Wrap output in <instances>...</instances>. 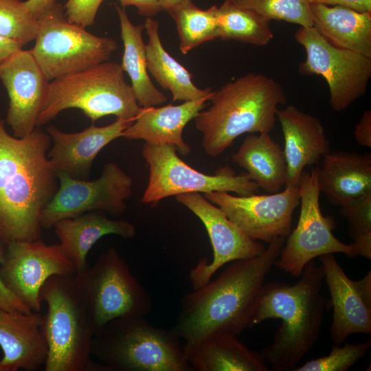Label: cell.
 I'll return each instance as SVG.
<instances>
[{"instance_id": "obj_1", "label": "cell", "mask_w": 371, "mask_h": 371, "mask_svg": "<svg viewBox=\"0 0 371 371\" xmlns=\"http://www.w3.org/2000/svg\"><path fill=\"white\" fill-rule=\"evenodd\" d=\"M49 135L39 127L16 137L0 118V242L41 239L43 210L58 188L47 152Z\"/></svg>"}, {"instance_id": "obj_2", "label": "cell", "mask_w": 371, "mask_h": 371, "mask_svg": "<svg viewBox=\"0 0 371 371\" xmlns=\"http://www.w3.org/2000/svg\"><path fill=\"white\" fill-rule=\"evenodd\" d=\"M285 238L269 243L259 256L229 262L220 274L182 298L171 329L186 343L218 333L237 335L249 328L257 297L278 259Z\"/></svg>"}, {"instance_id": "obj_3", "label": "cell", "mask_w": 371, "mask_h": 371, "mask_svg": "<svg viewBox=\"0 0 371 371\" xmlns=\"http://www.w3.org/2000/svg\"><path fill=\"white\" fill-rule=\"evenodd\" d=\"M293 284H264L256 300L249 328L269 319L282 324L273 341L260 352L273 371L293 370L319 336L327 301L322 293L324 272L313 260Z\"/></svg>"}, {"instance_id": "obj_4", "label": "cell", "mask_w": 371, "mask_h": 371, "mask_svg": "<svg viewBox=\"0 0 371 371\" xmlns=\"http://www.w3.org/2000/svg\"><path fill=\"white\" fill-rule=\"evenodd\" d=\"M209 101L194 120L205 153L216 157L245 133H270L286 96L274 79L249 73L214 91Z\"/></svg>"}, {"instance_id": "obj_5", "label": "cell", "mask_w": 371, "mask_h": 371, "mask_svg": "<svg viewBox=\"0 0 371 371\" xmlns=\"http://www.w3.org/2000/svg\"><path fill=\"white\" fill-rule=\"evenodd\" d=\"M47 306L42 330L47 346L45 371H110L91 359L95 328L74 282V275H55L43 285Z\"/></svg>"}, {"instance_id": "obj_6", "label": "cell", "mask_w": 371, "mask_h": 371, "mask_svg": "<svg viewBox=\"0 0 371 371\" xmlns=\"http://www.w3.org/2000/svg\"><path fill=\"white\" fill-rule=\"evenodd\" d=\"M91 353L110 371H192L177 335L145 316L108 322L95 332Z\"/></svg>"}, {"instance_id": "obj_7", "label": "cell", "mask_w": 371, "mask_h": 371, "mask_svg": "<svg viewBox=\"0 0 371 371\" xmlns=\"http://www.w3.org/2000/svg\"><path fill=\"white\" fill-rule=\"evenodd\" d=\"M124 72L120 64L106 61L50 81L36 126L67 109H80L92 122L115 115L132 122L142 107Z\"/></svg>"}, {"instance_id": "obj_8", "label": "cell", "mask_w": 371, "mask_h": 371, "mask_svg": "<svg viewBox=\"0 0 371 371\" xmlns=\"http://www.w3.org/2000/svg\"><path fill=\"white\" fill-rule=\"evenodd\" d=\"M74 282L95 332L115 319L146 316L153 308L148 291L113 247L102 253L91 268L74 274Z\"/></svg>"}, {"instance_id": "obj_9", "label": "cell", "mask_w": 371, "mask_h": 371, "mask_svg": "<svg viewBox=\"0 0 371 371\" xmlns=\"http://www.w3.org/2000/svg\"><path fill=\"white\" fill-rule=\"evenodd\" d=\"M38 21L30 52L49 82L108 61L117 49L114 39L95 36L69 23L60 3L43 13Z\"/></svg>"}, {"instance_id": "obj_10", "label": "cell", "mask_w": 371, "mask_h": 371, "mask_svg": "<svg viewBox=\"0 0 371 371\" xmlns=\"http://www.w3.org/2000/svg\"><path fill=\"white\" fill-rule=\"evenodd\" d=\"M142 155L149 167L148 185L141 199L143 203H157L168 196L192 192H234L247 196L259 189L246 172L236 175L226 168L214 175L201 172L181 160L170 144L145 142Z\"/></svg>"}, {"instance_id": "obj_11", "label": "cell", "mask_w": 371, "mask_h": 371, "mask_svg": "<svg viewBox=\"0 0 371 371\" xmlns=\"http://www.w3.org/2000/svg\"><path fill=\"white\" fill-rule=\"evenodd\" d=\"M300 216L275 262L280 270L300 277L306 265L324 254L339 253L355 258L357 251L353 245L346 244L333 233L335 222L331 216H324L319 205L320 190L317 167L300 176Z\"/></svg>"}, {"instance_id": "obj_12", "label": "cell", "mask_w": 371, "mask_h": 371, "mask_svg": "<svg viewBox=\"0 0 371 371\" xmlns=\"http://www.w3.org/2000/svg\"><path fill=\"white\" fill-rule=\"evenodd\" d=\"M294 37L306 54L299 73L325 79L334 111L346 110L365 94L371 78V58L333 45L314 27H301Z\"/></svg>"}, {"instance_id": "obj_13", "label": "cell", "mask_w": 371, "mask_h": 371, "mask_svg": "<svg viewBox=\"0 0 371 371\" xmlns=\"http://www.w3.org/2000/svg\"><path fill=\"white\" fill-rule=\"evenodd\" d=\"M58 188L43 210L41 225L49 229L58 221L91 211L113 216L123 214L126 201L133 192V179L117 164H106L100 176L93 180L79 179L56 171Z\"/></svg>"}, {"instance_id": "obj_14", "label": "cell", "mask_w": 371, "mask_h": 371, "mask_svg": "<svg viewBox=\"0 0 371 371\" xmlns=\"http://www.w3.org/2000/svg\"><path fill=\"white\" fill-rule=\"evenodd\" d=\"M284 188L280 192L263 195L234 196L229 192H212L203 196L220 207L248 237L269 243L289 235L294 211L300 205L299 186Z\"/></svg>"}, {"instance_id": "obj_15", "label": "cell", "mask_w": 371, "mask_h": 371, "mask_svg": "<svg viewBox=\"0 0 371 371\" xmlns=\"http://www.w3.org/2000/svg\"><path fill=\"white\" fill-rule=\"evenodd\" d=\"M76 274V269L60 245L41 239L14 241L5 246L0 278L5 286L33 312L39 313L43 285L55 275Z\"/></svg>"}, {"instance_id": "obj_16", "label": "cell", "mask_w": 371, "mask_h": 371, "mask_svg": "<svg viewBox=\"0 0 371 371\" xmlns=\"http://www.w3.org/2000/svg\"><path fill=\"white\" fill-rule=\"evenodd\" d=\"M176 201L194 213L206 229L213 250L212 261L201 258L190 270L193 289L209 282L216 271L231 262L260 255L265 246L248 237L222 210L199 192L175 196Z\"/></svg>"}, {"instance_id": "obj_17", "label": "cell", "mask_w": 371, "mask_h": 371, "mask_svg": "<svg viewBox=\"0 0 371 371\" xmlns=\"http://www.w3.org/2000/svg\"><path fill=\"white\" fill-rule=\"evenodd\" d=\"M0 80L9 102L5 122L14 136L23 137L37 127L49 81L30 50H16L0 64Z\"/></svg>"}, {"instance_id": "obj_18", "label": "cell", "mask_w": 371, "mask_h": 371, "mask_svg": "<svg viewBox=\"0 0 371 371\" xmlns=\"http://www.w3.org/2000/svg\"><path fill=\"white\" fill-rule=\"evenodd\" d=\"M333 315L330 328L335 345L355 333H371V271L353 280L348 277L333 254L319 257Z\"/></svg>"}, {"instance_id": "obj_19", "label": "cell", "mask_w": 371, "mask_h": 371, "mask_svg": "<svg viewBox=\"0 0 371 371\" xmlns=\"http://www.w3.org/2000/svg\"><path fill=\"white\" fill-rule=\"evenodd\" d=\"M132 122L117 118L110 124L91 125L74 133L49 126L45 131L51 138L52 146L47 152L48 159L56 172H64L75 179H88L93 161L100 151L122 137L123 131Z\"/></svg>"}, {"instance_id": "obj_20", "label": "cell", "mask_w": 371, "mask_h": 371, "mask_svg": "<svg viewBox=\"0 0 371 371\" xmlns=\"http://www.w3.org/2000/svg\"><path fill=\"white\" fill-rule=\"evenodd\" d=\"M276 117L284 137L287 166L286 186H297L306 166L315 165L330 152L321 121L293 105L278 109Z\"/></svg>"}, {"instance_id": "obj_21", "label": "cell", "mask_w": 371, "mask_h": 371, "mask_svg": "<svg viewBox=\"0 0 371 371\" xmlns=\"http://www.w3.org/2000/svg\"><path fill=\"white\" fill-rule=\"evenodd\" d=\"M39 313H24L0 309L1 371H36L45 365L47 346Z\"/></svg>"}, {"instance_id": "obj_22", "label": "cell", "mask_w": 371, "mask_h": 371, "mask_svg": "<svg viewBox=\"0 0 371 371\" xmlns=\"http://www.w3.org/2000/svg\"><path fill=\"white\" fill-rule=\"evenodd\" d=\"M207 98L168 104L161 107L141 108L133 122L123 131L127 139H142L153 144H170L182 155L191 152L183 139V131L202 111Z\"/></svg>"}, {"instance_id": "obj_23", "label": "cell", "mask_w": 371, "mask_h": 371, "mask_svg": "<svg viewBox=\"0 0 371 371\" xmlns=\"http://www.w3.org/2000/svg\"><path fill=\"white\" fill-rule=\"evenodd\" d=\"M53 227L58 244L74 265L76 273L87 268V254L102 237L115 234L131 238L136 233L135 225L129 221L109 218L102 211H91L61 219Z\"/></svg>"}, {"instance_id": "obj_24", "label": "cell", "mask_w": 371, "mask_h": 371, "mask_svg": "<svg viewBox=\"0 0 371 371\" xmlns=\"http://www.w3.org/2000/svg\"><path fill=\"white\" fill-rule=\"evenodd\" d=\"M183 349L192 370L269 371L260 352L250 350L236 335L218 333L192 343Z\"/></svg>"}, {"instance_id": "obj_25", "label": "cell", "mask_w": 371, "mask_h": 371, "mask_svg": "<svg viewBox=\"0 0 371 371\" xmlns=\"http://www.w3.org/2000/svg\"><path fill=\"white\" fill-rule=\"evenodd\" d=\"M317 167L320 192L341 206L371 192V155L355 152H329Z\"/></svg>"}, {"instance_id": "obj_26", "label": "cell", "mask_w": 371, "mask_h": 371, "mask_svg": "<svg viewBox=\"0 0 371 371\" xmlns=\"http://www.w3.org/2000/svg\"><path fill=\"white\" fill-rule=\"evenodd\" d=\"M313 27L329 43L371 58V12L311 4Z\"/></svg>"}, {"instance_id": "obj_27", "label": "cell", "mask_w": 371, "mask_h": 371, "mask_svg": "<svg viewBox=\"0 0 371 371\" xmlns=\"http://www.w3.org/2000/svg\"><path fill=\"white\" fill-rule=\"evenodd\" d=\"M232 159L245 170L258 188L276 193L285 187L287 166L284 151L269 133L247 135Z\"/></svg>"}, {"instance_id": "obj_28", "label": "cell", "mask_w": 371, "mask_h": 371, "mask_svg": "<svg viewBox=\"0 0 371 371\" xmlns=\"http://www.w3.org/2000/svg\"><path fill=\"white\" fill-rule=\"evenodd\" d=\"M144 24L148 37L146 45L148 73L161 87L171 92L172 101L210 100L214 91L209 87L203 89L197 87L192 82V74L164 47L159 36V22L147 17Z\"/></svg>"}, {"instance_id": "obj_29", "label": "cell", "mask_w": 371, "mask_h": 371, "mask_svg": "<svg viewBox=\"0 0 371 371\" xmlns=\"http://www.w3.org/2000/svg\"><path fill=\"white\" fill-rule=\"evenodd\" d=\"M115 7L124 46L121 66L129 76L137 103L142 108L161 105L167 101V98L156 88L149 76L146 44L142 36L144 24L134 25L124 8H120L117 4Z\"/></svg>"}, {"instance_id": "obj_30", "label": "cell", "mask_w": 371, "mask_h": 371, "mask_svg": "<svg viewBox=\"0 0 371 371\" xmlns=\"http://www.w3.org/2000/svg\"><path fill=\"white\" fill-rule=\"evenodd\" d=\"M270 21L254 10L225 0L218 10V38L265 46L273 38Z\"/></svg>"}, {"instance_id": "obj_31", "label": "cell", "mask_w": 371, "mask_h": 371, "mask_svg": "<svg viewBox=\"0 0 371 371\" xmlns=\"http://www.w3.org/2000/svg\"><path fill=\"white\" fill-rule=\"evenodd\" d=\"M218 10L216 5L200 9L190 0L168 12L175 22L179 50L183 54L204 43L218 38Z\"/></svg>"}, {"instance_id": "obj_32", "label": "cell", "mask_w": 371, "mask_h": 371, "mask_svg": "<svg viewBox=\"0 0 371 371\" xmlns=\"http://www.w3.org/2000/svg\"><path fill=\"white\" fill-rule=\"evenodd\" d=\"M38 21L21 0H0V36L22 47L35 39Z\"/></svg>"}, {"instance_id": "obj_33", "label": "cell", "mask_w": 371, "mask_h": 371, "mask_svg": "<svg viewBox=\"0 0 371 371\" xmlns=\"http://www.w3.org/2000/svg\"><path fill=\"white\" fill-rule=\"evenodd\" d=\"M232 3L256 12L269 21H284L313 27L308 0H229Z\"/></svg>"}, {"instance_id": "obj_34", "label": "cell", "mask_w": 371, "mask_h": 371, "mask_svg": "<svg viewBox=\"0 0 371 371\" xmlns=\"http://www.w3.org/2000/svg\"><path fill=\"white\" fill-rule=\"evenodd\" d=\"M349 225V234L358 256L371 259V192L340 206Z\"/></svg>"}, {"instance_id": "obj_35", "label": "cell", "mask_w": 371, "mask_h": 371, "mask_svg": "<svg viewBox=\"0 0 371 371\" xmlns=\"http://www.w3.org/2000/svg\"><path fill=\"white\" fill-rule=\"evenodd\" d=\"M370 346V339L357 344H335L328 355L306 361L292 371H347L365 356Z\"/></svg>"}, {"instance_id": "obj_36", "label": "cell", "mask_w": 371, "mask_h": 371, "mask_svg": "<svg viewBox=\"0 0 371 371\" xmlns=\"http://www.w3.org/2000/svg\"><path fill=\"white\" fill-rule=\"evenodd\" d=\"M104 0H68L63 6L67 20L87 27L93 25L98 10Z\"/></svg>"}, {"instance_id": "obj_37", "label": "cell", "mask_w": 371, "mask_h": 371, "mask_svg": "<svg viewBox=\"0 0 371 371\" xmlns=\"http://www.w3.org/2000/svg\"><path fill=\"white\" fill-rule=\"evenodd\" d=\"M5 247L0 242V264L5 258ZM0 309L7 311H17L31 313L33 311L19 297L10 291L0 278Z\"/></svg>"}, {"instance_id": "obj_38", "label": "cell", "mask_w": 371, "mask_h": 371, "mask_svg": "<svg viewBox=\"0 0 371 371\" xmlns=\"http://www.w3.org/2000/svg\"><path fill=\"white\" fill-rule=\"evenodd\" d=\"M354 135L361 146L371 148V111L366 110L355 126Z\"/></svg>"}, {"instance_id": "obj_39", "label": "cell", "mask_w": 371, "mask_h": 371, "mask_svg": "<svg viewBox=\"0 0 371 371\" xmlns=\"http://www.w3.org/2000/svg\"><path fill=\"white\" fill-rule=\"evenodd\" d=\"M122 8L135 6L139 15L153 17L162 11L159 0H117Z\"/></svg>"}, {"instance_id": "obj_40", "label": "cell", "mask_w": 371, "mask_h": 371, "mask_svg": "<svg viewBox=\"0 0 371 371\" xmlns=\"http://www.w3.org/2000/svg\"><path fill=\"white\" fill-rule=\"evenodd\" d=\"M311 4L338 5L360 12H371V0H308Z\"/></svg>"}, {"instance_id": "obj_41", "label": "cell", "mask_w": 371, "mask_h": 371, "mask_svg": "<svg viewBox=\"0 0 371 371\" xmlns=\"http://www.w3.org/2000/svg\"><path fill=\"white\" fill-rule=\"evenodd\" d=\"M25 3L36 17L50 9L56 3V0H27Z\"/></svg>"}, {"instance_id": "obj_42", "label": "cell", "mask_w": 371, "mask_h": 371, "mask_svg": "<svg viewBox=\"0 0 371 371\" xmlns=\"http://www.w3.org/2000/svg\"><path fill=\"white\" fill-rule=\"evenodd\" d=\"M22 47L17 43L0 36V64L10 55Z\"/></svg>"}, {"instance_id": "obj_43", "label": "cell", "mask_w": 371, "mask_h": 371, "mask_svg": "<svg viewBox=\"0 0 371 371\" xmlns=\"http://www.w3.org/2000/svg\"><path fill=\"white\" fill-rule=\"evenodd\" d=\"M189 1L190 0H159V2L162 10H165L168 12L176 6Z\"/></svg>"}, {"instance_id": "obj_44", "label": "cell", "mask_w": 371, "mask_h": 371, "mask_svg": "<svg viewBox=\"0 0 371 371\" xmlns=\"http://www.w3.org/2000/svg\"><path fill=\"white\" fill-rule=\"evenodd\" d=\"M1 359H0V371H1Z\"/></svg>"}]
</instances>
